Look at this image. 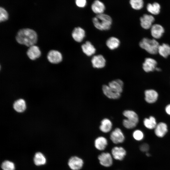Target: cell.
I'll list each match as a JSON object with an SVG mask.
<instances>
[{"instance_id":"6da1fadb","label":"cell","mask_w":170,"mask_h":170,"mask_svg":"<svg viewBox=\"0 0 170 170\" xmlns=\"http://www.w3.org/2000/svg\"><path fill=\"white\" fill-rule=\"evenodd\" d=\"M37 36L36 32L29 28L19 30L16 36V39L19 43L30 47L36 43Z\"/></svg>"},{"instance_id":"7a4b0ae2","label":"cell","mask_w":170,"mask_h":170,"mask_svg":"<svg viewBox=\"0 0 170 170\" xmlns=\"http://www.w3.org/2000/svg\"><path fill=\"white\" fill-rule=\"evenodd\" d=\"M94 26L100 30H107L109 29L112 23L111 17L104 14H97L93 19Z\"/></svg>"},{"instance_id":"3957f363","label":"cell","mask_w":170,"mask_h":170,"mask_svg":"<svg viewBox=\"0 0 170 170\" xmlns=\"http://www.w3.org/2000/svg\"><path fill=\"white\" fill-rule=\"evenodd\" d=\"M139 45L142 48L152 54H155L158 52L159 46L158 42L155 39L147 38H143L139 42Z\"/></svg>"},{"instance_id":"277c9868","label":"cell","mask_w":170,"mask_h":170,"mask_svg":"<svg viewBox=\"0 0 170 170\" xmlns=\"http://www.w3.org/2000/svg\"><path fill=\"white\" fill-rule=\"evenodd\" d=\"M110 139L113 143L117 144L123 142L124 140L125 137L121 130L117 128L111 133Z\"/></svg>"},{"instance_id":"5b68a950","label":"cell","mask_w":170,"mask_h":170,"mask_svg":"<svg viewBox=\"0 0 170 170\" xmlns=\"http://www.w3.org/2000/svg\"><path fill=\"white\" fill-rule=\"evenodd\" d=\"M83 162L81 158L76 156L71 157L69 160L68 165L72 170H79L82 167Z\"/></svg>"},{"instance_id":"8992f818","label":"cell","mask_w":170,"mask_h":170,"mask_svg":"<svg viewBox=\"0 0 170 170\" xmlns=\"http://www.w3.org/2000/svg\"><path fill=\"white\" fill-rule=\"evenodd\" d=\"M47 58L50 63L57 64L62 60V57L61 54L59 51L55 50H51L48 53Z\"/></svg>"},{"instance_id":"52a82bcc","label":"cell","mask_w":170,"mask_h":170,"mask_svg":"<svg viewBox=\"0 0 170 170\" xmlns=\"http://www.w3.org/2000/svg\"><path fill=\"white\" fill-rule=\"evenodd\" d=\"M98 158L100 164L104 167H109L112 164V157L109 153H102L98 156Z\"/></svg>"},{"instance_id":"ba28073f","label":"cell","mask_w":170,"mask_h":170,"mask_svg":"<svg viewBox=\"0 0 170 170\" xmlns=\"http://www.w3.org/2000/svg\"><path fill=\"white\" fill-rule=\"evenodd\" d=\"M154 20V18L152 15L147 14H144L140 18L141 25L144 29H149L151 27Z\"/></svg>"},{"instance_id":"9c48e42d","label":"cell","mask_w":170,"mask_h":170,"mask_svg":"<svg viewBox=\"0 0 170 170\" xmlns=\"http://www.w3.org/2000/svg\"><path fill=\"white\" fill-rule=\"evenodd\" d=\"M157 63L154 59L150 58H146L143 64V69L146 72L153 71L156 67Z\"/></svg>"},{"instance_id":"30bf717a","label":"cell","mask_w":170,"mask_h":170,"mask_svg":"<svg viewBox=\"0 0 170 170\" xmlns=\"http://www.w3.org/2000/svg\"><path fill=\"white\" fill-rule=\"evenodd\" d=\"M91 62L94 68H101L105 66L106 60L103 55H98L93 57Z\"/></svg>"},{"instance_id":"8fae6325","label":"cell","mask_w":170,"mask_h":170,"mask_svg":"<svg viewBox=\"0 0 170 170\" xmlns=\"http://www.w3.org/2000/svg\"><path fill=\"white\" fill-rule=\"evenodd\" d=\"M113 157L116 160H122L126 155L125 150L121 147H115L111 150Z\"/></svg>"},{"instance_id":"7c38bea8","label":"cell","mask_w":170,"mask_h":170,"mask_svg":"<svg viewBox=\"0 0 170 170\" xmlns=\"http://www.w3.org/2000/svg\"><path fill=\"white\" fill-rule=\"evenodd\" d=\"M85 36V32L82 28L78 27L75 28L72 31V36L73 39L77 42H81Z\"/></svg>"},{"instance_id":"4fadbf2b","label":"cell","mask_w":170,"mask_h":170,"mask_svg":"<svg viewBox=\"0 0 170 170\" xmlns=\"http://www.w3.org/2000/svg\"><path fill=\"white\" fill-rule=\"evenodd\" d=\"M26 54L30 59L33 60L39 58L40 56L41 53L38 46L33 45L29 47Z\"/></svg>"},{"instance_id":"5bb4252c","label":"cell","mask_w":170,"mask_h":170,"mask_svg":"<svg viewBox=\"0 0 170 170\" xmlns=\"http://www.w3.org/2000/svg\"><path fill=\"white\" fill-rule=\"evenodd\" d=\"M123 83L121 80L117 79L109 83V87L114 92L121 94L122 91Z\"/></svg>"},{"instance_id":"9a60e30c","label":"cell","mask_w":170,"mask_h":170,"mask_svg":"<svg viewBox=\"0 0 170 170\" xmlns=\"http://www.w3.org/2000/svg\"><path fill=\"white\" fill-rule=\"evenodd\" d=\"M164 31L163 27L159 24H155L151 27V33L153 37L155 38H160Z\"/></svg>"},{"instance_id":"2e32d148","label":"cell","mask_w":170,"mask_h":170,"mask_svg":"<svg viewBox=\"0 0 170 170\" xmlns=\"http://www.w3.org/2000/svg\"><path fill=\"white\" fill-rule=\"evenodd\" d=\"M167 130V127L166 124L161 122L157 124L155 128V133L158 137L162 138L165 135Z\"/></svg>"},{"instance_id":"e0dca14e","label":"cell","mask_w":170,"mask_h":170,"mask_svg":"<svg viewBox=\"0 0 170 170\" xmlns=\"http://www.w3.org/2000/svg\"><path fill=\"white\" fill-rule=\"evenodd\" d=\"M102 90L104 94L109 99H116L121 96V94L114 92L107 85L103 86Z\"/></svg>"},{"instance_id":"ac0fdd59","label":"cell","mask_w":170,"mask_h":170,"mask_svg":"<svg viewBox=\"0 0 170 170\" xmlns=\"http://www.w3.org/2000/svg\"><path fill=\"white\" fill-rule=\"evenodd\" d=\"M144 94L145 101L149 103H152L156 102L158 97L157 92L152 89L145 90Z\"/></svg>"},{"instance_id":"d6986e66","label":"cell","mask_w":170,"mask_h":170,"mask_svg":"<svg viewBox=\"0 0 170 170\" xmlns=\"http://www.w3.org/2000/svg\"><path fill=\"white\" fill-rule=\"evenodd\" d=\"M91 9L94 13L99 14L103 13L105 9V7L101 2L99 0H95L92 4Z\"/></svg>"},{"instance_id":"ffe728a7","label":"cell","mask_w":170,"mask_h":170,"mask_svg":"<svg viewBox=\"0 0 170 170\" xmlns=\"http://www.w3.org/2000/svg\"><path fill=\"white\" fill-rule=\"evenodd\" d=\"M83 52L88 56H91L96 52V49L89 41H86L81 46Z\"/></svg>"},{"instance_id":"44dd1931","label":"cell","mask_w":170,"mask_h":170,"mask_svg":"<svg viewBox=\"0 0 170 170\" xmlns=\"http://www.w3.org/2000/svg\"><path fill=\"white\" fill-rule=\"evenodd\" d=\"M13 108L16 112L22 113L26 109V104L23 99H19L15 101L13 104Z\"/></svg>"},{"instance_id":"7402d4cb","label":"cell","mask_w":170,"mask_h":170,"mask_svg":"<svg viewBox=\"0 0 170 170\" xmlns=\"http://www.w3.org/2000/svg\"><path fill=\"white\" fill-rule=\"evenodd\" d=\"M107 140L105 137L100 136L96 139L94 141L95 148L100 150H104L107 145Z\"/></svg>"},{"instance_id":"603a6c76","label":"cell","mask_w":170,"mask_h":170,"mask_svg":"<svg viewBox=\"0 0 170 170\" xmlns=\"http://www.w3.org/2000/svg\"><path fill=\"white\" fill-rule=\"evenodd\" d=\"M123 114L128 120L137 124L139 122V118L137 114L134 111L130 110L124 111Z\"/></svg>"},{"instance_id":"cb8c5ba5","label":"cell","mask_w":170,"mask_h":170,"mask_svg":"<svg viewBox=\"0 0 170 170\" xmlns=\"http://www.w3.org/2000/svg\"><path fill=\"white\" fill-rule=\"evenodd\" d=\"M112 123L110 120L107 118L103 119L99 127L100 130L105 133L110 132L111 129Z\"/></svg>"},{"instance_id":"d4e9b609","label":"cell","mask_w":170,"mask_h":170,"mask_svg":"<svg viewBox=\"0 0 170 170\" xmlns=\"http://www.w3.org/2000/svg\"><path fill=\"white\" fill-rule=\"evenodd\" d=\"M158 52L164 58H167L170 54V46L166 43L159 45Z\"/></svg>"},{"instance_id":"484cf974","label":"cell","mask_w":170,"mask_h":170,"mask_svg":"<svg viewBox=\"0 0 170 170\" xmlns=\"http://www.w3.org/2000/svg\"><path fill=\"white\" fill-rule=\"evenodd\" d=\"M120 42L117 38L114 37H110L106 42L107 47L111 50L117 48L119 46Z\"/></svg>"},{"instance_id":"4316f807","label":"cell","mask_w":170,"mask_h":170,"mask_svg":"<svg viewBox=\"0 0 170 170\" xmlns=\"http://www.w3.org/2000/svg\"><path fill=\"white\" fill-rule=\"evenodd\" d=\"M160 5L157 2L148 3L146 7L148 11L153 14H159L160 11Z\"/></svg>"},{"instance_id":"83f0119b","label":"cell","mask_w":170,"mask_h":170,"mask_svg":"<svg viewBox=\"0 0 170 170\" xmlns=\"http://www.w3.org/2000/svg\"><path fill=\"white\" fill-rule=\"evenodd\" d=\"M34 162L37 166L45 164L46 163V159L44 155L41 152L36 153L34 158Z\"/></svg>"},{"instance_id":"f1b7e54d","label":"cell","mask_w":170,"mask_h":170,"mask_svg":"<svg viewBox=\"0 0 170 170\" xmlns=\"http://www.w3.org/2000/svg\"><path fill=\"white\" fill-rule=\"evenodd\" d=\"M144 126L147 128L150 129H155L157 125L155 118L152 116L149 118H145L144 121Z\"/></svg>"},{"instance_id":"f546056e","label":"cell","mask_w":170,"mask_h":170,"mask_svg":"<svg viewBox=\"0 0 170 170\" xmlns=\"http://www.w3.org/2000/svg\"><path fill=\"white\" fill-rule=\"evenodd\" d=\"M130 3L133 8L137 10L142 8L144 5V2L142 0H131Z\"/></svg>"},{"instance_id":"4dcf8cb0","label":"cell","mask_w":170,"mask_h":170,"mask_svg":"<svg viewBox=\"0 0 170 170\" xmlns=\"http://www.w3.org/2000/svg\"><path fill=\"white\" fill-rule=\"evenodd\" d=\"M1 167L3 170H14L15 168L14 164L8 161H4L1 165Z\"/></svg>"},{"instance_id":"1f68e13d","label":"cell","mask_w":170,"mask_h":170,"mask_svg":"<svg viewBox=\"0 0 170 170\" xmlns=\"http://www.w3.org/2000/svg\"><path fill=\"white\" fill-rule=\"evenodd\" d=\"M133 136L135 140L138 141L143 140L144 136L143 132L139 130L134 131L133 133Z\"/></svg>"},{"instance_id":"d6a6232c","label":"cell","mask_w":170,"mask_h":170,"mask_svg":"<svg viewBox=\"0 0 170 170\" xmlns=\"http://www.w3.org/2000/svg\"><path fill=\"white\" fill-rule=\"evenodd\" d=\"M8 18V14L6 10L3 8H0V21H4L6 20Z\"/></svg>"},{"instance_id":"836d02e7","label":"cell","mask_w":170,"mask_h":170,"mask_svg":"<svg viewBox=\"0 0 170 170\" xmlns=\"http://www.w3.org/2000/svg\"><path fill=\"white\" fill-rule=\"evenodd\" d=\"M123 126L127 129H132L135 128L137 124L127 119H125L123 120Z\"/></svg>"},{"instance_id":"e575fe53","label":"cell","mask_w":170,"mask_h":170,"mask_svg":"<svg viewBox=\"0 0 170 170\" xmlns=\"http://www.w3.org/2000/svg\"><path fill=\"white\" fill-rule=\"evenodd\" d=\"M76 5L80 8H83L86 5L87 2L86 0H76L75 1Z\"/></svg>"},{"instance_id":"d590c367","label":"cell","mask_w":170,"mask_h":170,"mask_svg":"<svg viewBox=\"0 0 170 170\" xmlns=\"http://www.w3.org/2000/svg\"><path fill=\"white\" fill-rule=\"evenodd\" d=\"M139 148L142 151L146 152L149 149V146L146 143H143L140 145Z\"/></svg>"},{"instance_id":"8d00e7d4","label":"cell","mask_w":170,"mask_h":170,"mask_svg":"<svg viewBox=\"0 0 170 170\" xmlns=\"http://www.w3.org/2000/svg\"><path fill=\"white\" fill-rule=\"evenodd\" d=\"M165 110L167 114L170 115V104L168 105L166 107Z\"/></svg>"},{"instance_id":"74e56055","label":"cell","mask_w":170,"mask_h":170,"mask_svg":"<svg viewBox=\"0 0 170 170\" xmlns=\"http://www.w3.org/2000/svg\"><path fill=\"white\" fill-rule=\"evenodd\" d=\"M155 70H156V71H160L161 70V69L160 68L156 67V68Z\"/></svg>"},{"instance_id":"f35d334b","label":"cell","mask_w":170,"mask_h":170,"mask_svg":"<svg viewBox=\"0 0 170 170\" xmlns=\"http://www.w3.org/2000/svg\"><path fill=\"white\" fill-rule=\"evenodd\" d=\"M146 155L147 156H150V154L148 153H146Z\"/></svg>"}]
</instances>
